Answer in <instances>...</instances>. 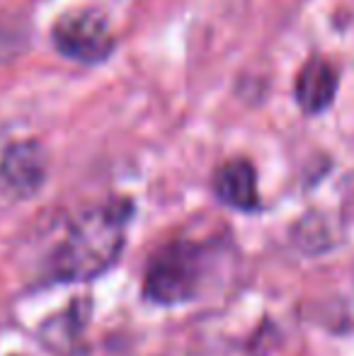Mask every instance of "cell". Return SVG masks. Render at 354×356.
I'll list each match as a JSON object with an SVG mask.
<instances>
[{"label": "cell", "mask_w": 354, "mask_h": 356, "mask_svg": "<svg viewBox=\"0 0 354 356\" xmlns=\"http://www.w3.org/2000/svg\"><path fill=\"white\" fill-rule=\"evenodd\" d=\"M51 42L58 54L81 63H99L112 54L114 39L109 19L102 10H68L54 22Z\"/></svg>", "instance_id": "cell-3"}, {"label": "cell", "mask_w": 354, "mask_h": 356, "mask_svg": "<svg viewBox=\"0 0 354 356\" xmlns=\"http://www.w3.org/2000/svg\"><path fill=\"white\" fill-rule=\"evenodd\" d=\"M207 250L194 240H172L151 257L143 274V298L158 305H179L197 298Z\"/></svg>", "instance_id": "cell-2"}, {"label": "cell", "mask_w": 354, "mask_h": 356, "mask_svg": "<svg viewBox=\"0 0 354 356\" xmlns=\"http://www.w3.org/2000/svg\"><path fill=\"white\" fill-rule=\"evenodd\" d=\"M131 213L134 204L129 199H112L76 216L51 252L49 279L58 284L90 282L112 269L122 254Z\"/></svg>", "instance_id": "cell-1"}, {"label": "cell", "mask_w": 354, "mask_h": 356, "mask_svg": "<svg viewBox=\"0 0 354 356\" xmlns=\"http://www.w3.org/2000/svg\"><path fill=\"white\" fill-rule=\"evenodd\" d=\"M214 192L226 207L252 213L260 209L255 165L246 158H231L214 172Z\"/></svg>", "instance_id": "cell-5"}, {"label": "cell", "mask_w": 354, "mask_h": 356, "mask_svg": "<svg viewBox=\"0 0 354 356\" xmlns=\"http://www.w3.org/2000/svg\"><path fill=\"white\" fill-rule=\"evenodd\" d=\"M337 71L325 56H311L296 73L293 97L306 114H321L332 104L337 92Z\"/></svg>", "instance_id": "cell-6"}, {"label": "cell", "mask_w": 354, "mask_h": 356, "mask_svg": "<svg viewBox=\"0 0 354 356\" xmlns=\"http://www.w3.org/2000/svg\"><path fill=\"white\" fill-rule=\"evenodd\" d=\"M47 150L34 138L15 141L0 155V192L10 199H32L47 182Z\"/></svg>", "instance_id": "cell-4"}]
</instances>
